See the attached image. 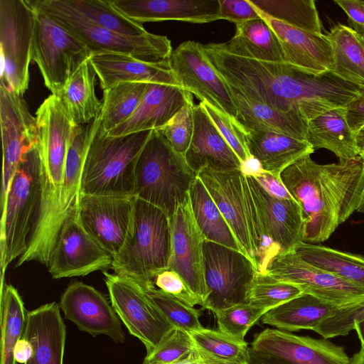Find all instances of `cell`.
Masks as SVG:
<instances>
[{
	"label": "cell",
	"instance_id": "603a6c76",
	"mask_svg": "<svg viewBox=\"0 0 364 364\" xmlns=\"http://www.w3.org/2000/svg\"><path fill=\"white\" fill-rule=\"evenodd\" d=\"M133 21L167 20L206 23L220 19L219 0H110Z\"/></svg>",
	"mask_w": 364,
	"mask_h": 364
},
{
	"label": "cell",
	"instance_id": "d6986e66",
	"mask_svg": "<svg viewBox=\"0 0 364 364\" xmlns=\"http://www.w3.org/2000/svg\"><path fill=\"white\" fill-rule=\"evenodd\" d=\"M59 306L65 318L80 331L94 337L104 334L115 342L124 343L118 315L107 298L94 287L80 282L70 284L61 295Z\"/></svg>",
	"mask_w": 364,
	"mask_h": 364
},
{
	"label": "cell",
	"instance_id": "3957f363",
	"mask_svg": "<svg viewBox=\"0 0 364 364\" xmlns=\"http://www.w3.org/2000/svg\"><path fill=\"white\" fill-rule=\"evenodd\" d=\"M171 255L170 218L159 208L134 197L131 225L111 269L146 290L155 287L157 274L168 267Z\"/></svg>",
	"mask_w": 364,
	"mask_h": 364
},
{
	"label": "cell",
	"instance_id": "ffe728a7",
	"mask_svg": "<svg viewBox=\"0 0 364 364\" xmlns=\"http://www.w3.org/2000/svg\"><path fill=\"white\" fill-rule=\"evenodd\" d=\"M247 179L268 239L279 254L294 252L303 242L304 221L301 206L294 198L272 196L253 176H247Z\"/></svg>",
	"mask_w": 364,
	"mask_h": 364
},
{
	"label": "cell",
	"instance_id": "8fae6325",
	"mask_svg": "<svg viewBox=\"0 0 364 364\" xmlns=\"http://www.w3.org/2000/svg\"><path fill=\"white\" fill-rule=\"evenodd\" d=\"M110 303L130 334L152 353L174 328L134 280L102 271Z\"/></svg>",
	"mask_w": 364,
	"mask_h": 364
},
{
	"label": "cell",
	"instance_id": "2e32d148",
	"mask_svg": "<svg viewBox=\"0 0 364 364\" xmlns=\"http://www.w3.org/2000/svg\"><path fill=\"white\" fill-rule=\"evenodd\" d=\"M0 127L3 149L1 203L23 156L38 144L36 117L20 95L1 84Z\"/></svg>",
	"mask_w": 364,
	"mask_h": 364
},
{
	"label": "cell",
	"instance_id": "e0dca14e",
	"mask_svg": "<svg viewBox=\"0 0 364 364\" xmlns=\"http://www.w3.org/2000/svg\"><path fill=\"white\" fill-rule=\"evenodd\" d=\"M134 205V197L80 194L79 220L85 231L114 257L126 240Z\"/></svg>",
	"mask_w": 364,
	"mask_h": 364
},
{
	"label": "cell",
	"instance_id": "8d00e7d4",
	"mask_svg": "<svg viewBox=\"0 0 364 364\" xmlns=\"http://www.w3.org/2000/svg\"><path fill=\"white\" fill-rule=\"evenodd\" d=\"M260 15L290 26L323 34L322 25L313 0H248Z\"/></svg>",
	"mask_w": 364,
	"mask_h": 364
},
{
	"label": "cell",
	"instance_id": "c3c4849f",
	"mask_svg": "<svg viewBox=\"0 0 364 364\" xmlns=\"http://www.w3.org/2000/svg\"><path fill=\"white\" fill-rule=\"evenodd\" d=\"M219 3L220 19L230 21L235 25L262 18L248 0H219Z\"/></svg>",
	"mask_w": 364,
	"mask_h": 364
},
{
	"label": "cell",
	"instance_id": "680465c9",
	"mask_svg": "<svg viewBox=\"0 0 364 364\" xmlns=\"http://www.w3.org/2000/svg\"><path fill=\"white\" fill-rule=\"evenodd\" d=\"M360 157L363 159V166H364V156H361ZM356 211L361 213H364V185H363L362 195H361L360 202H359V204H358Z\"/></svg>",
	"mask_w": 364,
	"mask_h": 364
},
{
	"label": "cell",
	"instance_id": "bcb514c9",
	"mask_svg": "<svg viewBox=\"0 0 364 364\" xmlns=\"http://www.w3.org/2000/svg\"><path fill=\"white\" fill-rule=\"evenodd\" d=\"M194 348L190 333L173 328L162 343L146 355L143 364H173L188 355Z\"/></svg>",
	"mask_w": 364,
	"mask_h": 364
},
{
	"label": "cell",
	"instance_id": "4316f807",
	"mask_svg": "<svg viewBox=\"0 0 364 364\" xmlns=\"http://www.w3.org/2000/svg\"><path fill=\"white\" fill-rule=\"evenodd\" d=\"M228 87L236 107L235 120L246 132H275L306 141L308 121L301 114L272 109Z\"/></svg>",
	"mask_w": 364,
	"mask_h": 364
},
{
	"label": "cell",
	"instance_id": "94428289",
	"mask_svg": "<svg viewBox=\"0 0 364 364\" xmlns=\"http://www.w3.org/2000/svg\"><path fill=\"white\" fill-rule=\"evenodd\" d=\"M355 31L358 32V33L361 36L364 41V29L362 28H353Z\"/></svg>",
	"mask_w": 364,
	"mask_h": 364
},
{
	"label": "cell",
	"instance_id": "83f0119b",
	"mask_svg": "<svg viewBox=\"0 0 364 364\" xmlns=\"http://www.w3.org/2000/svg\"><path fill=\"white\" fill-rule=\"evenodd\" d=\"M246 135L251 156L264 171L278 178L289 166L314 152L307 141L275 132L250 131Z\"/></svg>",
	"mask_w": 364,
	"mask_h": 364
},
{
	"label": "cell",
	"instance_id": "52a82bcc",
	"mask_svg": "<svg viewBox=\"0 0 364 364\" xmlns=\"http://www.w3.org/2000/svg\"><path fill=\"white\" fill-rule=\"evenodd\" d=\"M58 24L80 40L92 54L120 53L141 60L168 63L173 51L166 36L151 33L140 36H126L106 29L80 14L65 0L32 1Z\"/></svg>",
	"mask_w": 364,
	"mask_h": 364
},
{
	"label": "cell",
	"instance_id": "6da1fadb",
	"mask_svg": "<svg viewBox=\"0 0 364 364\" xmlns=\"http://www.w3.org/2000/svg\"><path fill=\"white\" fill-rule=\"evenodd\" d=\"M280 179L302 210L303 242L328 240L357 210L364 185L360 156L320 164L310 155L286 168Z\"/></svg>",
	"mask_w": 364,
	"mask_h": 364
},
{
	"label": "cell",
	"instance_id": "6f0895ef",
	"mask_svg": "<svg viewBox=\"0 0 364 364\" xmlns=\"http://www.w3.org/2000/svg\"><path fill=\"white\" fill-rule=\"evenodd\" d=\"M353 330L356 332L360 342L364 345V321L355 323Z\"/></svg>",
	"mask_w": 364,
	"mask_h": 364
},
{
	"label": "cell",
	"instance_id": "7a4b0ae2",
	"mask_svg": "<svg viewBox=\"0 0 364 364\" xmlns=\"http://www.w3.org/2000/svg\"><path fill=\"white\" fill-rule=\"evenodd\" d=\"M197 176L217 204L242 252L257 272L266 273L279 252L266 235L247 176L242 170L215 172L203 169Z\"/></svg>",
	"mask_w": 364,
	"mask_h": 364
},
{
	"label": "cell",
	"instance_id": "44dd1931",
	"mask_svg": "<svg viewBox=\"0 0 364 364\" xmlns=\"http://www.w3.org/2000/svg\"><path fill=\"white\" fill-rule=\"evenodd\" d=\"M193 134L184 157L197 175L203 169L215 172L242 170L243 164L225 140L201 102L193 107Z\"/></svg>",
	"mask_w": 364,
	"mask_h": 364
},
{
	"label": "cell",
	"instance_id": "836d02e7",
	"mask_svg": "<svg viewBox=\"0 0 364 364\" xmlns=\"http://www.w3.org/2000/svg\"><path fill=\"white\" fill-rule=\"evenodd\" d=\"M333 53V73L350 83L364 87V41L351 27L338 23L325 35Z\"/></svg>",
	"mask_w": 364,
	"mask_h": 364
},
{
	"label": "cell",
	"instance_id": "7402d4cb",
	"mask_svg": "<svg viewBox=\"0 0 364 364\" xmlns=\"http://www.w3.org/2000/svg\"><path fill=\"white\" fill-rule=\"evenodd\" d=\"M193 94L181 86L149 83L133 114L108 133L119 136L133 133L157 130L191 100Z\"/></svg>",
	"mask_w": 364,
	"mask_h": 364
},
{
	"label": "cell",
	"instance_id": "ee69618b",
	"mask_svg": "<svg viewBox=\"0 0 364 364\" xmlns=\"http://www.w3.org/2000/svg\"><path fill=\"white\" fill-rule=\"evenodd\" d=\"M193 99L189 100L163 127L157 129L170 146L185 155L193 134Z\"/></svg>",
	"mask_w": 364,
	"mask_h": 364
},
{
	"label": "cell",
	"instance_id": "f1b7e54d",
	"mask_svg": "<svg viewBox=\"0 0 364 364\" xmlns=\"http://www.w3.org/2000/svg\"><path fill=\"white\" fill-rule=\"evenodd\" d=\"M346 107L329 109L308 122L306 141L314 149H326L338 161L359 157L355 134L347 121Z\"/></svg>",
	"mask_w": 364,
	"mask_h": 364
},
{
	"label": "cell",
	"instance_id": "9f6ffc18",
	"mask_svg": "<svg viewBox=\"0 0 364 364\" xmlns=\"http://www.w3.org/2000/svg\"><path fill=\"white\" fill-rule=\"evenodd\" d=\"M360 343L359 350L350 358L351 364H364V345L360 342Z\"/></svg>",
	"mask_w": 364,
	"mask_h": 364
},
{
	"label": "cell",
	"instance_id": "74e56055",
	"mask_svg": "<svg viewBox=\"0 0 364 364\" xmlns=\"http://www.w3.org/2000/svg\"><path fill=\"white\" fill-rule=\"evenodd\" d=\"M26 314L16 288L11 284L1 288V364H16L14 348L23 336Z\"/></svg>",
	"mask_w": 364,
	"mask_h": 364
},
{
	"label": "cell",
	"instance_id": "f907efd6",
	"mask_svg": "<svg viewBox=\"0 0 364 364\" xmlns=\"http://www.w3.org/2000/svg\"><path fill=\"white\" fill-rule=\"evenodd\" d=\"M260 185L270 194L283 199L293 198L280 178L274 176L272 173L262 170L257 174L253 176Z\"/></svg>",
	"mask_w": 364,
	"mask_h": 364
},
{
	"label": "cell",
	"instance_id": "681fc988",
	"mask_svg": "<svg viewBox=\"0 0 364 364\" xmlns=\"http://www.w3.org/2000/svg\"><path fill=\"white\" fill-rule=\"evenodd\" d=\"M348 16V23L352 28L364 29V1L335 0Z\"/></svg>",
	"mask_w": 364,
	"mask_h": 364
},
{
	"label": "cell",
	"instance_id": "30bf717a",
	"mask_svg": "<svg viewBox=\"0 0 364 364\" xmlns=\"http://www.w3.org/2000/svg\"><path fill=\"white\" fill-rule=\"evenodd\" d=\"M34 21L31 1L0 0L1 84L20 96L29 84Z\"/></svg>",
	"mask_w": 364,
	"mask_h": 364
},
{
	"label": "cell",
	"instance_id": "ab89813d",
	"mask_svg": "<svg viewBox=\"0 0 364 364\" xmlns=\"http://www.w3.org/2000/svg\"><path fill=\"white\" fill-rule=\"evenodd\" d=\"M68 5L93 23L126 36H140L149 33L141 23L120 13L110 0H65Z\"/></svg>",
	"mask_w": 364,
	"mask_h": 364
},
{
	"label": "cell",
	"instance_id": "9a60e30c",
	"mask_svg": "<svg viewBox=\"0 0 364 364\" xmlns=\"http://www.w3.org/2000/svg\"><path fill=\"white\" fill-rule=\"evenodd\" d=\"M113 256L83 228L78 210L63 225L48 269L53 279L86 276L111 268Z\"/></svg>",
	"mask_w": 364,
	"mask_h": 364
},
{
	"label": "cell",
	"instance_id": "d590c367",
	"mask_svg": "<svg viewBox=\"0 0 364 364\" xmlns=\"http://www.w3.org/2000/svg\"><path fill=\"white\" fill-rule=\"evenodd\" d=\"M294 252L306 262L364 287V257L303 242Z\"/></svg>",
	"mask_w": 364,
	"mask_h": 364
},
{
	"label": "cell",
	"instance_id": "7dc6e473",
	"mask_svg": "<svg viewBox=\"0 0 364 364\" xmlns=\"http://www.w3.org/2000/svg\"><path fill=\"white\" fill-rule=\"evenodd\" d=\"M154 284L157 289L173 296L190 306H203L202 300L190 289L184 280L173 270L167 268L160 272L156 276Z\"/></svg>",
	"mask_w": 364,
	"mask_h": 364
},
{
	"label": "cell",
	"instance_id": "91938a15",
	"mask_svg": "<svg viewBox=\"0 0 364 364\" xmlns=\"http://www.w3.org/2000/svg\"><path fill=\"white\" fill-rule=\"evenodd\" d=\"M252 356V355H251ZM250 364H278L274 362L255 358L252 356Z\"/></svg>",
	"mask_w": 364,
	"mask_h": 364
},
{
	"label": "cell",
	"instance_id": "7bdbcfd3",
	"mask_svg": "<svg viewBox=\"0 0 364 364\" xmlns=\"http://www.w3.org/2000/svg\"><path fill=\"white\" fill-rule=\"evenodd\" d=\"M267 311L250 304H242L218 311L214 314L220 331L237 341L244 342L249 329Z\"/></svg>",
	"mask_w": 364,
	"mask_h": 364
},
{
	"label": "cell",
	"instance_id": "8992f818",
	"mask_svg": "<svg viewBox=\"0 0 364 364\" xmlns=\"http://www.w3.org/2000/svg\"><path fill=\"white\" fill-rule=\"evenodd\" d=\"M40 172L36 146L23 156L1 203V288L9 264L27 250L40 198Z\"/></svg>",
	"mask_w": 364,
	"mask_h": 364
},
{
	"label": "cell",
	"instance_id": "db71d44e",
	"mask_svg": "<svg viewBox=\"0 0 364 364\" xmlns=\"http://www.w3.org/2000/svg\"><path fill=\"white\" fill-rule=\"evenodd\" d=\"M173 364H217L202 355L196 348L182 360Z\"/></svg>",
	"mask_w": 364,
	"mask_h": 364
},
{
	"label": "cell",
	"instance_id": "816d5d0a",
	"mask_svg": "<svg viewBox=\"0 0 364 364\" xmlns=\"http://www.w3.org/2000/svg\"><path fill=\"white\" fill-rule=\"evenodd\" d=\"M347 121L355 134L364 127V91L346 106Z\"/></svg>",
	"mask_w": 364,
	"mask_h": 364
},
{
	"label": "cell",
	"instance_id": "4dcf8cb0",
	"mask_svg": "<svg viewBox=\"0 0 364 364\" xmlns=\"http://www.w3.org/2000/svg\"><path fill=\"white\" fill-rule=\"evenodd\" d=\"M339 308L316 297L303 293L301 295L267 311L262 322L289 332L313 331Z\"/></svg>",
	"mask_w": 364,
	"mask_h": 364
},
{
	"label": "cell",
	"instance_id": "f35d334b",
	"mask_svg": "<svg viewBox=\"0 0 364 364\" xmlns=\"http://www.w3.org/2000/svg\"><path fill=\"white\" fill-rule=\"evenodd\" d=\"M195 348L217 364H250L248 343L237 341L219 330L203 328L190 333Z\"/></svg>",
	"mask_w": 364,
	"mask_h": 364
},
{
	"label": "cell",
	"instance_id": "484cf974",
	"mask_svg": "<svg viewBox=\"0 0 364 364\" xmlns=\"http://www.w3.org/2000/svg\"><path fill=\"white\" fill-rule=\"evenodd\" d=\"M25 338L33 345L32 358L25 364H63L66 328L55 302L26 314Z\"/></svg>",
	"mask_w": 364,
	"mask_h": 364
},
{
	"label": "cell",
	"instance_id": "7c38bea8",
	"mask_svg": "<svg viewBox=\"0 0 364 364\" xmlns=\"http://www.w3.org/2000/svg\"><path fill=\"white\" fill-rule=\"evenodd\" d=\"M266 273L339 309L364 302V287L306 262L295 252L277 255Z\"/></svg>",
	"mask_w": 364,
	"mask_h": 364
},
{
	"label": "cell",
	"instance_id": "11a10c76",
	"mask_svg": "<svg viewBox=\"0 0 364 364\" xmlns=\"http://www.w3.org/2000/svg\"><path fill=\"white\" fill-rule=\"evenodd\" d=\"M355 139L359 151V156H364V127L355 133Z\"/></svg>",
	"mask_w": 364,
	"mask_h": 364
},
{
	"label": "cell",
	"instance_id": "e575fe53",
	"mask_svg": "<svg viewBox=\"0 0 364 364\" xmlns=\"http://www.w3.org/2000/svg\"><path fill=\"white\" fill-rule=\"evenodd\" d=\"M189 199L193 217L205 240L242 252L230 226L198 176L190 188Z\"/></svg>",
	"mask_w": 364,
	"mask_h": 364
},
{
	"label": "cell",
	"instance_id": "d6a6232c",
	"mask_svg": "<svg viewBox=\"0 0 364 364\" xmlns=\"http://www.w3.org/2000/svg\"><path fill=\"white\" fill-rule=\"evenodd\" d=\"M146 82H122L103 90L102 109L89 124V132L105 134L129 119L139 106Z\"/></svg>",
	"mask_w": 364,
	"mask_h": 364
},
{
	"label": "cell",
	"instance_id": "9c48e42d",
	"mask_svg": "<svg viewBox=\"0 0 364 364\" xmlns=\"http://www.w3.org/2000/svg\"><path fill=\"white\" fill-rule=\"evenodd\" d=\"M206 296L202 306L213 313L248 304L250 286L257 272L242 252L205 240L203 246Z\"/></svg>",
	"mask_w": 364,
	"mask_h": 364
},
{
	"label": "cell",
	"instance_id": "277c9868",
	"mask_svg": "<svg viewBox=\"0 0 364 364\" xmlns=\"http://www.w3.org/2000/svg\"><path fill=\"white\" fill-rule=\"evenodd\" d=\"M151 131L110 136L90 133L88 125L80 194L134 197L137 159Z\"/></svg>",
	"mask_w": 364,
	"mask_h": 364
},
{
	"label": "cell",
	"instance_id": "ac0fdd59",
	"mask_svg": "<svg viewBox=\"0 0 364 364\" xmlns=\"http://www.w3.org/2000/svg\"><path fill=\"white\" fill-rule=\"evenodd\" d=\"M170 221L171 255L168 268L179 274L203 304L206 296L203 250L205 238L193 217L190 199L178 206Z\"/></svg>",
	"mask_w": 364,
	"mask_h": 364
},
{
	"label": "cell",
	"instance_id": "f5cc1de1",
	"mask_svg": "<svg viewBox=\"0 0 364 364\" xmlns=\"http://www.w3.org/2000/svg\"><path fill=\"white\" fill-rule=\"evenodd\" d=\"M33 348L31 341L23 336L17 342L14 348V359L18 363L25 364L33 355Z\"/></svg>",
	"mask_w": 364,
	"mask_h": 364
},
{
	"label": "cell",
	"instance_id": "b9f144b4",
	"mask_svg": "<svg viewBox=\"0 0 364 364\" xmlns=\"http://www.w3.org/2000/svg\"><path fill=\"white\" fill-rule=\"evenodd\" d=\"M148 296L174 327L190 333L203 328L200 322V311L181 301L156 287L145 290Z\"/></svg>",
	"mask_w": 364,
	"mask_h": 364
},
{
	"label": "cell",
	"instance_id": "ba28073f",
	"mask_svg": "<svg viewBox=\"0 0 364 364\" xmlns=\"http://www.w3.org/2000/svg\"><path fill=\"white\" fill-rule=\"evenodd\" d=\"M31 2L35 8L31 58L37 64L46 87L57 95L92 53L80 40Z\"/></svg>",
	"mask_w": 364,
	"mask_h": 364
},
{
	"label": "cell",
	"instance_id": "f546056e",
	"mask_svg": "<svg viewBox=\"0 0 364 364\" xmlns=\"http://www.w3.org/2000/svg\"><path fill=\"white\" fill-rule=\"evenodd\" d=\"M218 45L224 50L240 57L286 62L277 36L262 17L237 24L234 36Z\"/></svg>",
	"mask_w": 364,
	"mask_h": 364
},
{
	"label": "cell",
	"instance_id": "cb8c5ba5",
	"mask_svg": "<svg viewBox=\"0 0 364 364\" xmlns=\"http://www.w3.org/2000/svg\"><path fill=\"white\" fill-rule=\"evenodd\" d=\"M261 16L277 36L287 63L314 75L333 71L332 48L324 34L313 33Z\"/></svg>",
	"mask_w": 364,
	"mask_h": 364
},
{
	"label": "cell",
	"instance_id": "d4e9b609",
	"mask_svg": "<svg viewBox=\"0 0 364 364\" xmlns=\"http://www.w3.org/2000/svg\"><path fill=\"white\" fill-rule=\"evenodd\" d=\"M90 60L103 90L122 82L180 86L168 62L150 63L120 53H94L90 57Z\"/></svg>",
	"mask_w": 364,
	"mask_h": 364
},
{
	"label": "cell",
	"instance_id": "1f68e13d",
	"mask_svg": "<svg viewBox=\"0 0 364 364\" xmlns=\"http://www.w3.org/2000/svg\"><path fill=\"white\" fill-rule=\"evenodd\" d=\"M96 75L89 58L73 73L56 95L75 125L92 122L102 109V102L97 98L95 90Z\"/></svg>",
	"mask_w": 364,
	"mask_h": 364
},
{
	"label": "cell",
	"instance_id": "60d3db41",
	"mask_svg": "<svg viewBox=\"0 0 364 364\" xmlns=\"http://www.w3.org/2000/svg\"><path fill=\"white\" fill-rule=\"evenodd\" d=\"M303 294L296 285L257 272L248 294V304L269 311Z\"/></svg>",
	"mask_w": 364,
	"mask_h": 364
},
{
	"label": "cell",
	"instance_id": "f6af8a7d",
	"mask_svg": "<svg viewBox=\"0 0 364 364\" xmlns=\"http://www.w3.org/2000/svg\"><path fill=\"white\" fill-rule=\"evenodd\" d=\"M200 102L217 129L237 154L242 164L244 165L251 160L252 157L247 146V135L244 129L235 119L216 107L205 102Z\"/></svg>",
	"mask_w": 364,
	"mask_h": 364
},
{
	"label": "cell",
	"instance_id": "5b68a950",
	"mask_svg": "<svg viewBox=\"0 0 364 364\" xmlns=\"http://www.w3.org/2000/svg\"><path fill=\"white\" fill-rule=\"evenodd\" d=\"M196 176L184 155L176 152L158 130H152L137 159L134 196L171 218L189 199Z\"/></svg>",
	"mask_w": 364,
	"mask_h": 364
},
{
	"label": "cell",
	"instance_id": "4fadbf2b",
	"mask_svg": "<svg viewBox=\"0 0 364 364\" xmlns=\"http://www.w3.org/2000/svg\"><path fill=\"white\" fill-rule=\"evenodd\" d=\"M168 64L180 86L235 119L228 85L208 58L203 45L193 41L181 43L173 50Z\"/></svg>",
	"mask_w": 364,
	"mask_h": 364
},
{
	"label": "cell",
	"instance_id": "5bb4252c",
	"mask_svg": "<svg viewBox=\"0 0 364 364\" xmlns=\"http://www.w3.org/2000/svg\"><path fill=\"white\" fill-rule=\"evenodd\" d=\"M250 350L252 357L278 364H351L345 349L328 339L298 336L277 328L257 333Z\"/></svg>",
	"mask_w": 364,
	"mask_h": 364
}]
</instances>
